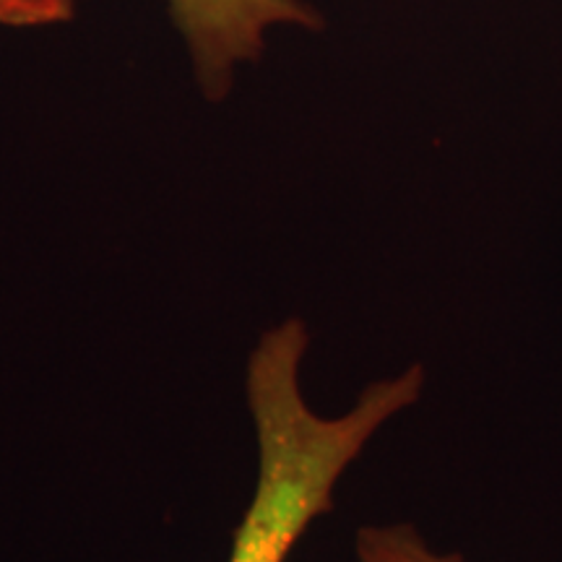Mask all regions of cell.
<instances>
[{"label": "cell", "instance_id": "cell-1", "mask_svg": "<svg viewBox=\"0 0 562 562\" xmlns=\"http://www.w3.org/2000/svg\"><path fill=\"white\" fill-rule=\"evenodd\" d=\"M311 331L286 318L261 334L245 364V402L256 432V484L232 533L227 562H286L313 521L331 513L336 484L383 425L425 391V368L370 383L355 406L323 417L302 393Z\"/></svg>", "mask_w": 562, "mask_h": 562}, {"label": "cell", "instance_id": "cell-2", "mask_svg": "<svg viewBox=\"0 0 562 562\" xmlns=\"http://www.w3.org/2000/svg\"><path fill=\"white\" fill-rule=\"evenodd\" d=\"M170 13L211 102L229 94L237 66L258 60L271 30L323 26L321 13L305 0H170Z\"/></svg>", "mask_w": 562, "mask_h": 562}, {"label": "cell", "instance_id": "cell-3", "mask_svg": "<svg viewBox=\"0 0 562 562\" xmlns=\"http://www.w3.org/2000/svg\"><path fill=\"white\" fill-rule=\"evenodd\" d=\"M355 562H467L461 552H438L417 526H362L355 537Z\"/></svg>", "mask_w": 562, "mask_h": 562}, {"label": "cell", "instance_id": "cell-4", "mask_svg": "<svg viewBox=\"0 0 562 562\" xmlns=\"http://www.w3.org/2000/svg\"><path fill=\"white\" fill-rule=\"evenodd\" d=\"M76 0H0V26H53L74 19Z\"/></svg>", "mask_w": 562, "mask_h": 562}]
</instances>
